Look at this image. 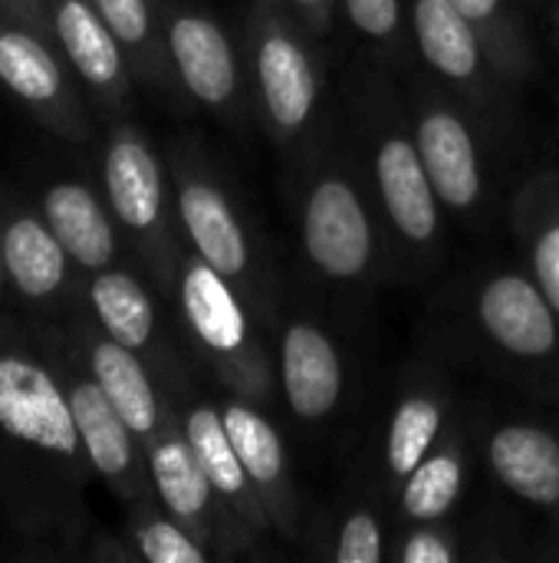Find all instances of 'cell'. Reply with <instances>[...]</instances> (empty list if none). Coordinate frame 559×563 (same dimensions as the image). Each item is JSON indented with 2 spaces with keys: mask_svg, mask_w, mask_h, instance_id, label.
<instances>
[{
  "mask_svg": "<svg viewBox=\"0 0 559 563\" xmlns=\"http://www.w3.org/2000/svg\"><path fill=\"white\" fill-rule=\"evenodd\" d=\"M484 462L511 498L559 521L557 429L534 419H504L488 432Z\"/></svg>",
  "mask_w": 559,
  "mask_h": 563,
  "instance_id": "7402d4cb",
  "label": "cell"
},
{
  "mask_svg": "<svg viewBox=\"0 0 559 563\" xmlns=\"http://www.w3.org/2000/svg\"><path fill=\"white\" fill-rule=\"evenodd\" d=\"M448 432V389L438 383V376L425 373L412 379L385 422L382 439V472L392 492L415 472V465L438 445V439Z\"/></svg>",
  "mask_w": 559,
  "mask_h": 563,
  "instance_id": "cb8c5ba5",
  "label": "cell"
},
{
  "mask_svg": "<svg viewBox=\"0 0 559 563\" xmlns=\"http://www.w3.org/2000/svg\"><path fill=\"white\" fill-rule=\"evenodd\" d=\"M168 175L188 251L224 274L247 297L257 320L270 323L277 313L273 274L264 264L254 228L217 165L198 145L178 142L168 155Z\"/></svg>",
  "mask_w": 559,
  "mask_h": 563,
  "instance_id": "5b68a950",
  "label": "cell"
},
{
  "mask_svg": "<svg viewBox=\"0 0 559 563\" xmlns=\"http://www.w3.org/2000/svg\"><path fill=\"white\" fill-rule=\"evenodd\" d=\"M465 531L451 518L438 521H418L409 525L402 541L392 548V561L399 563H461L471 561V551L465 548Z\"/></svg>",
  "mask_w": 559,
  "mask_h": 563,
  "instance_id": "4dcf8cb0",
  "label": "cell"
},
{
  "mask_svg": "<svg viewBox=\"0 0 559 563\" xmlns=\"http://www.w3.org/2000/svg\"><path fill=\"white\" fill-rule=\"evenodd\" d=\"M3 287H7V274H3V254H0V297H3Z\"/></svg>",
  "mask_w": 559,
  "mask_h": 563,
  "instance_id": "e575fe53",
  "label": "cell"
},
{
  "mask_svg": "<svg viewBox=\"0 0 559 563\" xmlns=\"http://www.w3.org/2000/svg\"><path fill=\"white\" fill-rule=\"evenodd\" d=\"M313 33L283 0H254L244 23L247 82L267 135L297 148L313 132L323 102V66Z\"/></svg>",
  "mask_w": 559,
  "mask_h": 563,
  "instance_id": "8992f818",
  "label": "cell"
},
{
  "mask_svg": "<svg viewBox=\"0 0 559 563\" xmlns=\"http://www.w3.org/2000/svg\"><path fill=\"white\" fill-rule=\"evenodd\" d=\"M412 132L445 211L474 214L488 201L484 145L461 102L438 89L418 86L412 92Z\"/></svg>",
  "mask_w": 559,
  "mask_h": 563,
  "instance_id": "4fadbf2b",
  "label": "cell"
},
{
  "mask_svg": "<svg viewBox=\"0 0 559 563\" xmlns=\"http://www.w3.org/2000/svg\"><path fill=\"white\" fill-rule=\"evenodd\" d=\"M82 307L112 340H119L122 346H128L148 360V366L155 369L165 393L175 396L185 389L181 363L161 340L155 294L145 287V280L138 274H132L128 267H119V264L86 274Z\"/></svg>",
  "mask_w": 559,
  "mask_h": 563,
  "instance_id": "e0dca14e",
  "label": "cell"
},
{
  "mask_svg": "<svg viewBox=\"0 0 559 563\" xmlns=\"http://www.w3.org/2000/svg\"><path fill=\"white\" fill-rule=\"evenodd\" d=\"M40 214L72 257L76 271L96 274L115 264L119 257V224L105 195L76 178H59L43 188Z\"/></svg>",
  "mask_w": 559,
  "mask_h": 563,
  "instance_id": "603a6c76",
  "label": "cell"
},
{
  "mask_svg": "<svg viewBox=\"0 0 559 563\" xmlns=\"http://www.w3.org/2000/svg\"><path fill=\"white\" fill-rule=\"evenodd\" d=\"M161 30L181 96L221 119H237L250 82L244 46L227 26L204 7L161 0Z\"/></svg>",
  "mask_w": 559,
  "mask_h": 563,
  "instance_id": "30bf717a",
  "label": "cell"
},
{
  "mask_svg": "<svg viewBox=\"0 0 559 563\" xmlns=\"http://www.w3.org/2000/svg\"><path fill=\"white\" fill-rule=\"evenodd\" d=\"M92 3L119 36L135 79L161 96L181 92L165 49L161 0H92Z\"/></svg>",
  "mask_w": 559,
  "mask_h": 563,
  "instance_id": "4316f807",
  "label": "cell"
},
{
  "mask_svg": "<svg viewBox=\"0 0 559 563\" xmlns=\"http://www.w3.org/2000/svg\"><path fill=\"white\" fill-rule=\"evenodd\" d=\"M297 16H300V23L316 36V40H323L329 30H333V16H336V0H283Z\"/></svg>",
  "mask_w": 559,
  "mask_h": 563,
  "instance_id": "d6a6232c",
  "label": "cell"
},
{
  "mask_svg": "<svg viewBox=\"0 0 559 563\" xmlns=\"http://www.w3.org/2000/svg\"><path fill=\"white\" fill-rule=\"evenodd\" d=\"M96 478L63 379L33 330L0 320V492L33 541H76L82 492Z\"/></svg>",
  "mask_w": 559,
  "mask_h": 563,
  "instance_id": "6da1fadb",
  "label": "cell"
},
{
  "mask_svg": "<svg viewBox=\"0 0 559 563\" xmlns=\"http://www.w3.org/2000/svg\"><path fill=\"white\" fill-rule=\"evenodd\" d=\"M461 313L497 363L559 393V313L527 267L497 264L474 274Z\"/></svg>",
  "mask_w": 559,
  "mask_h": 563,
  "instance_id": "ba28073f",
  "label": "cell"
},
{
  "mask_svg": "<svg viewBox=\"0 0 559 563\" xmlns=\"http://www.w3.org/2000/svg\"><path fill=\"white\" fill-rule=\"evenodd\" d=\"M277 386L303 426L329 422L346 396V360L329 330L306 317H287L277 336Z\"/></svg>",
  "mask_w": 559,
  "mask_h": 563,
  "instance_id": "ac0fdd59",
  "label": "cell"
},
{
  "mask_svg": "<svg viewBox=\"0 0 559 563\" xmlns=\"http://www.w3.org/2000/svg\"><path fill=\"white\" fill-rule=\"evenodd\" d=\"M0 86L53 135L89 142L92 125L72 66L53 36L10 13H0Z\"/></svg>",
  "mask_w": 559,
  "mask_h": 563,
  "instance_id": "8fae6325",
  "label": "cell"
},
{
  "mask_svg": "<svg viewBox=\"0 0 559 563\" xmlns=\"http://www.w3.org/2000/svg\"><path fill=\"white\" fill-rule=\"evenodd\" d=\"M554 23H557V30H559V3H557V13H554Z\"/></svg>",
  "mask_w": 559,
  "mask_h": 563,
  "instance_id": "d590c367",
  "label": "cell"
},
{
  "mask_svg": "<svg viewBox=\"0 0 559 563\" xmlns=\"http://www.w3.org/2000/svg\"><path fill=\"white\" fill-rule=\"evenodd\" d=\"M468 468H471L468 439L461 435V429L445 432L438 445L415 465V472L395 492L402 521L418 525V521L451 518V511L465 495Z\"/></svg>",
  "mask_w": 559,
  "mask_h": 563,
  "instance_id": "484cf974",
  "label": "cell"
},
{
  "mask_svg": "<svg viewBox=\"0 0 559 563\" xmlns=\"http://www.w3.org/2000/svg\"><path fill=\"white\" fill-rule=\"evenodd\" d=\"M488 40L501 73L514 82L534 69V46L511 0H451Z\"/></svg>",
  "mask_w": 559,
  "mask_h": 563,
  "instance_id": "f1b7e54d",
  "label": "cell"
},
{
  "mask_svg": "<svg viewBox=\"0 0 559 563\" xmlns=\"http://www.w3.org/2000/svg\"><path fill=\"white\" fill-rule=\"evenodd\" d=\"M300 251L310 271L339 287L369 284L382 261V218L359 152L310 145L297 191Z\"/></svg>",
  "mask_w": 559,
  "mask_h": 563,
  "instance_id": "7a4b0ae2",
  "label": "cell"
},
{
  "mask_svg": "<svg viewBox=\"0 0 559 563\" xmlns=\"http://www.w3.org/2000/svg\"><path fill=\"white\" fill-rule=\"evenodd\" d=\"M0 254L7 284L30 307H59L72 287L76 264L40 211L0 198Z\"/></svg>",
  "mask_w": 559,
  "mask_h": 563,
  "instance_id": "44dd1931",
  "label": "cell"
},
{
  "mask_svg": "<svg viewBox=\"0 0 559 563\" xmlns=\"http://www.w3.org/2000/svg\"><path fill=\"white\" fill-rule=\"evenodd\" d=\"M359 162L385 234L402 247L409 264L428 267L441 254L445 205L422 162L412 119L376 76H369L359 92Z\"/></svg>",
  "mask_w": 559,
  "mask_h": 563,
  "instance_id": "3957f363",
  "label": "cell"
},
{
  "mask_svg": "<svg viewBox=\"0 0 559 563\" xmlns=\"http://www.w3.org/2000/svg\"><path fill=\"white\" fill-rule=\"evenodd\" d=\"M175 402H178L185 435L194 445L217 498L224 501L231 518L241 525L250 548L264 544L273 534V525H270V515H267V508H264V501H260V495L227 435L221 406L211 399H201V396H188V386L181 393H175Z\"/></svg>",
  "mask_w": 559,
  "mask_h": 563,
  "instance_id": "ffe728a7",
  "label": "cell"
},
{
  "mask_svg": "<svg viewBox=\"0 0 559 563\" xmlns=\"http://www.w3.org/2000/svg\"><path fill=\"white\" fill-rule=\"evenodd\" d=\"M102 195L155 287L171 294L178 261L188 244L175 214L168 162H161L148 135L125 119H112L102 145Z\"/></svg>",
  "mask_w": 559,
  "mask_h": 563,
  "instance_id": "52a82bcc",
  "label": "cell"
},
{
  "mask_svg": "<svg viewBox=\"0 0 559 563\" xmlns=\"http://www.w3.org/2000/svg\"><path fill=\"white\" fill-rule=\"evenodd\" d=\"M511 231L524 264L559 313V168L534 172L511 201Z\"/></svg>",
  "mask_w": 559,
  "mask_h": 563,
  "instance_id": "d4e9b609",
  "label": "cell"
},
{
  "mask_svg": "<svg viewBox=\"0 0 559 563\" xmlns=\"http://www.w3.org/2000/svg\"><path fill=\"white\" fill-rule=\"evenodd\" d=\"M128 541L148 563H208L211 548L198 541L155 495L128 505Z\"/></svg>",
  "mask_w": 559,
  "mask_h": 563,
  "instance_id": "83f0119b",
  "label": "cell"
},
{
  "mask_svg": "<svg viewBox=\"0 0 559 563\" xmlns=\"http://www.w3.org/2000/svg\"><path fill=\"white\" fill-rule=\"evenodd\" d=\"M0 13H10L30 26H36L40 33L53 36V26H49V7L46 0H0Z\"/></svg>",
  "mask_w": 559,
  "mask_h": 563,
  "instance_id": "836d02e7",
  "label": "cell"
},
{
  "mask_svg": "<svg viewBox=\"0 0 559 563\" xmlns=\"http://www.w3.org/2000/svg\"><path fill=\"white\" fill-rule=\"evenodd\" d=\"M69 336L76 340L79 356L86 360L89 373L96 376V383L102 386L109 402L119 409V416L138 435V442L148 445L158 435V429L165 426V419L171 416L175 396L165 393V386L158 383L148 360L138 356L135 350L122 346L119 340H112L89 317L86 307H79L72 313Z\"/></svg>",
  "mask_w": 559,
  "mask_h": 563,
  "instance_id": "9a60e30c",
  "label": "cell"
},
{
  "mask_svg": "<svg viewBox=\"0 0 559 563\" xmlns=\"http://www.w3.org/2000/svg\"><path fill=\"white\" fill-rule=\"evenodd\" d=\"M409 26L428 73L461 102L474 109L504 102L501 89L511 79L501 73L484 33L451 0H412Z\"/></svg>",
  "mask_w": 559,
  "mask_h": 563,
  "instance_id": "5bb4252c",
  "label": "cell"
},
{
  "mask_svg": "<svg viewBox=\"0 0 559 563\" xmlns=\"http://www.w3.org/2000/svg\"><path fill=\"white\" fill-rule=\"evenodd\" d=\"M221 419L227 426V435L270 515L273 534L280 541H297L303 538V505L297 492V478L290 468V455L283 445L280 429L267 416V406H257L241 396H224L221 402Z\"/></svg>",
  "mask_w": 559,
  "mask_h": 563,
  "instance_id": "d6986e66",
  "label": "cell"
},
{
  "mask_svg": "<svg viewBox=\"0 0 559 563\" xmlns=\"http://www.w3.org/2000/svg\"><path fill=\"white\" fill-rule=\"evenodd\" d=\"M353 30L382 53L405 46V3L402 0H336Z\"/></svg>",
  "mask_w": 559,
  "mask_h": 563,
  "instance_id": "1f68e13d",
  "label": "cell"
},
{
  "mask_svg": "<svg viewBox=\"0 0 559 563\" xmlns=\"http://www.w3.org/2000/svg\"><path fill=\"white\" fill-rule=\"evenodd\" d=\"M168 297L194 356L224 386V393L270 406L280 393L277 353L260 340V320L247 297L194 251L181 254Z\"/></svg>",
  "mask_w": 559,
  "mask_h": 563,
  "instance_id": "277c9868",
  "label": "cell"
},
{
  "mask_svg": "<svg viewBox=\"0 0 559 563\" xmlns=\"http://www.w3.org/2000/svg\"><path fill=\"white\" fill-rule=\"evenodd\" d=\"M148 478L155 498L198 538L211 548L214 558H241L250 548L241 525L231 518L224 501L217 498L194 445L185 435L178 402L158 435L145 445Z\"/></svg>",
  "mask_w": 559,
  "mask_h": 563,
  "instance_id": "7c38bea8",
  "label": "cell"
},
{
  "mask_svg": "<svg viewBox=\"0 0 559 563\" xmlns=\"http://www.w3.org/2000/svg\"><path fill=\"white\" fill-rule=\"evenodd\" d=\"M385 528L376 508H346L329 534V548L320 554L336 563H382L392 558Z\"/></svg>",
  "mask_w": 559,
  "mask_h": 563,
  "instance_id": "f546056e",
  "label": "cell"
},
{
  "mask_svg": "<svg viewBox=\"0 0 559 563\" xmlns=\"http://www.w3.org/2000/svg\"><path fill=\"white\" fill-rule=\"evenodd\" d=\"M33 336L46 360L56 366L86 459L96 472V478L125 505L155 495L152 478H148V462H145V445L138 435L128 429V422L119 416V409L109 402L96 376L89 373L86 360L79 356L76 340L63 327H33Z\"/></svg>",
  "mask_w": 559,
  "mask_h": 563,
  "instance_id": "9c48e42d",
  "label": "cell"
},
{
  "mask_svg": "<svg viewBox=\"0 0 559 563\" xmlns=\"http://www.w3.org/2000/svg\"><path fill=\"white\" fill-rule=\"evenodd\" d=\"M59 53L105 115H125L135 92L132 63L92 0H46Z\"/></svg>",
  "mask_w": 559,
  "mask_h": 563,
  "instance_id": "2e32d148",
  "label": "cell"
}]
</instances>
